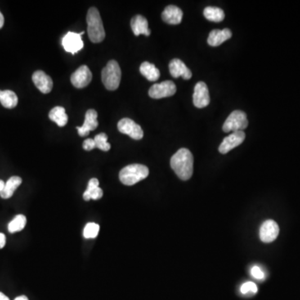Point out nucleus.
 <instances>
[{
	"instance_id": "nucleus-22",
	"label": "nucleus",
	"mask_w": 300,
	"mask_h": 300,
	"mask_svg": "<svg viewBox=\"0 0 300 300\" xmlns=\"http://www.w3.org/2000/svg\"><path fill=\"white\" fill-rule=\"evenodd\" d=\"M51 120L57 123L59 127H64L68 123V115H67L65 109L61 106H57L51 109L49 114Z\"/></svg>"
},
{
	"instance_id": "nucleus-32",
	"label": "nucleus",
	"mask_w": 300,
	"mask_h": 300,
	"mask_svg": "<svg viewBox=\"0 0 300 300\" xmlns=\"http://www.w3.org/2000/svg\"><path fill=\"white\" fill-rule=\"evenodd\" d=\"M4 24H5V17L3 15L2 13L0 12V29H2Z\"/></svg>"
},
{
	"instance_id": "nucleus-24",
	"label": "nucleus",
	"mask_w": 300,
	"mask_h": 300,
	"mask_svg": "<svg viewBox=\"0 0 300 300\" xmlns=\"http://www.w3.org/2000/svg\"><path fill=\"white\" fill-rule=\"evenodd\" d=\"M203 15L206 19L211 22L215 23H220L225 19V12L223 10L218 7H207L203 10Z\"/></svg>"
},
{
	"instance_id": "nucleus-10",
	"label": "nucleus",
	"mask_w": 300,
	"mask_h": 300,
	"mask_svg": "<svg viewBox=\"0 0 300 300\" xmlns=\"http://www.w3.org/2000/svg\"><path fill=\"white\" fill-rule=\"evenodd\" d=\"M279 225L274 220H266L263 223L260 229V237L264 243H271L277 239L279 235Z\"/></svg>"
},
{
	"instance_id": "nucleus-26",
	"label": "nucleus",
	"mask_w": 300,
	"mask_h": 300,
	"mask_svg": "<svg viewBox=\"0 0 300 300\" xmlns=\"http://www.w3.org/2000/svg\"><path fill=\"white\" fill-rule=\"evenodd\" d=\"M94 140H95L96 148H97V149H100L102 151H109L110 148H111L110 144L107 142V140H108V136H107L106 134H104V133H101L100 135H96L95 139H94Z\"/></svg>"
},
{
	"instance_id": "nucleus-21",
	"label": "nucleus",
	"mask_w": 300,
	"mask_h": 300,
	"mask_svg": "<svg viewBox=\"0 0 300 300\" xmlns=\"http://www.w3.org/2000/svg\"><path fill=\"white\" fill-rule=\"evenodd\" d=\"M140 71L143 76L151 82H155L160 77L159 69H157L154 64L149 63V62H144L140 65Z\"/></svg>"
},
{
	"instance_id": "nucleus-13",
	"label": "nucleus",
	"mask_w": 300,
	"mask_h": 300,
	"mask_svg": "<svg viewBox=\"0 0 300 300\" xmlns=\"http://www.w3.org/2000/svg\"><path fill=\"white\" fill-rule=\"evenodd\" d=\"M98 113L95 109H89L85 114V119L84 123L81 127L77 126L76 128L78 130V134L81 137H85L90 134V131H94L99 126V122L97 120Z\"/></svg>"
},
{
	"instance_id": "nucleus-9",
	"label": "nucleus",
	"mask_w": 300,
	"mask_h": 300,
	"mask_svg": "<svg viewBox=\"0 0 300 300\" xmlns=\"http://www.w3.org/2000/svg\"><path fill=\"white\" fill-rule=\"evenodd\" d=\"M244 140H245V133L243 131L233 132L231 135H229L224 139L223 142L220 144L219 151L223 154H227L232 149L239 146Z\"/></svg>"
},
{
	"instance_id": "nucleus-19",
	"label": "nucleus",
	"mask_w": 300,
	"mask_h": 300,
	"mask_svg": "<svg viewBox=\"0 0 300 300\" xmlns=\"http://www.w3.org/2000/svg\"><path fill=\"white\" fill-rule=\"evenodd\" d=\"M131 28L135 36H139L140 34L149 36L151 31L149 29V24L147 20L142 15H136L131 20Z\"/></svg>"
},
{
	"instance_id": "nucleus-23",
	"label": "nucleus",
	"mask_w": 300,
	"mask_h": 300,
	"mask_svg": "<svg viewBox=\"0 0 300 300\" xmlns=\"http://www.w3.org/2000/svg\"><path fill=\"white\" fill-rule=\"evenodd\" d=\"M16 94L11 90H0V103L6 109H14L18 104Z\"/></svg>"
},
{
	"instance_id": "nucleus-25",
	"label": "nucleus",
	"mask_w": 300,
	"mask_h": 300,
	"mask_svg": "<svg viewBox=\"0 0 300 300\" xmlns=\"http://www.w3.org/2000/svg\"><path fill=\"white\" fill-rule=\"evenodd\" d=\"M27 219L24 215H19L15 216V219L8 225L9 232L11 234L21 231L26 226Z\"/></svg>"
},
{
	"instance_id": "nucleus-3",
	"label": "nucleus",
	"mask_w": 300,
	"mask_h": 300,
	"mask_svg": "<svg viewBox=\"0 0 300 300\" xmlns=\"http://www.w3.org/2000/svg\"><path fill=\"white\" fill-rule=\"evenodd\" d=\"M149 174L148 167L143 164L135 163L126 166L121 169L119 172V180L123 185L132 186L145 180L149 176Z\"/></svg>"
},
{
	"instance_id": "nucleus-12",
	"label": "nucleus",
	"mask_w": 300,
	"mask_h": 300,
	"mask_svg": "<svg viewBox=\"0 0 300 300\" xmlns=\"http://www.w3.org/2000/svg\"><path fill=\"white\" fill-rule=\"evenodd\" d=\"M92 73L86 65H82L71 75V83L77 89H83L92 80Z\"/></svg>"
},
{
	"instance_id": "nucleus-28",
	"label": "nucleus",
	"mask_w": 300,
	"mask_h": 300,
	"mask_svg": "<svg viewBox=\"0 0 300 300\" xmlns=\"http://www.w3.org/2000/svg\"><path fill=\"white\" fill-rule=\"evenodd\" d=\"M240 292L242 294L245 296H253L258 292V288L256 284L253 282H247L242 284L240 288Z\"/></svg>"
},
{
	"instance_id": "nucleus-18",
	"label": "nucleus",
	"mask_w": 300,
	"mask_h": 300,
	"mask_svg": "<svg viewBox=\"0 0 300 300\" xmlns=\"http://www.w3.org/2000/svg\"><path fill=\"white\" fill-rule=\"evenodd\" d=\"M232 32L230 29H225L222 30L213 29L209 33L208 38V44L213 47H217L222 45L224 42L231 38Z\"/></svg>"
},
{
	"instance_id": "nucleus-4",
	"label": "nucleus",
	"mask_w": 300,
	"mask_h": 300,
	"mask_svg": "<svg viewBox=\"0 0 300 300\" xmlns=\"http://www.w3.org/2000/svg\"><path fill=\"white\" fill-rule=\"evenodd\" d=\"M102 81L108 90H116L120 84L121 69L118 62L110 60L102 70Z\"/></svg>"
},
{
	"instance_id": "nucleus-29",
	"label": "nucleus",
	"mask_w": 300,
	"mask_h": 300,
	"mask_svg": "<svg viewBox=\"0 0 300 300\" xmlns=\"http://www.w3.org/2000/svg\"><path fill=\"white\" fill-rule=\"evenodd\" d=\"M251 275L254 279H259V280H263V279H265V273L262 271V270L259 266H254V267L252 268Z\"/></svg>"
},
{
	"instance_id": "nucleus-7",
	"label": "nucleus",
	"mask_w": 300,
	"mask_h": 300,
	"mask_svg": "<svg viewBox=\"0 0 300 300\" xmlns=\"http://www.w3.org/2000/svg\"><path fill=\"white\" fill-rule=\"evenodd\" d=\"M118 130L122 134L128 135L133 140H142L144 137L142 128L130 118H122L118 123Z\"/></svg>"
},
{
	"instance_id": "nucleus-5",
	"label": "nucleus",
	"mask_w": 300,
	"mask_h": 300,
	"mask_svg": "<svg viewBox=\"0 0 300 300\" xmlns=\"http://www.w3.org/2000/svg\"><path fill=\"white\" fill-rule=\"evenodd\" d=\"M248 125V121L245 113L241 110H234L225 120L223 130L225 133L243 131Z\"/></svg>"
},
{
	"instance_id": "nucleus-27",
	"label": "nucleus",
	"mask_w": 300,
	"mask_h": 300,
	"mask_svg": "<svg viewBox=\"0 0 300 300\" xmlns=\"http://www.w3.org/2000/svg\"><path fill=\"white\" fill-rule=\"evenodd\" d=\"M100 225L95 223H89L83 229V237L85 239H95L100 233Z\"/></svg>"
},
{
	"instance_id": "nucleus-6",
	"label": "nucleus",
	"mask_w": 300,
	"mask_h": 300,
	"mask_svg": "<svg viewBox=\"0 0 300 300\" xmlns=\"http://www.w3.org/2000/svg\"><path fill=\"white\" fill-rule=\"evenodd\" d=\"M177 88L175 83L170 80L163 81L159 83H155L149 90V97L152 99H163L170 97L175 95Z\"/></svg>"
},
{
	"instance_id": "nucleus-17",
	"label": "nucleus",
	"mask_w": 300,
	"mask_h": 300,
	"mask_svg": "<svg viewBox=\"0 0 300 300\" xmlns=\"http://www.w3.org/2000/svg\"><path fill=\"white\" fill-rule=\"evenodd\" d=\"M99 185H100V182L95 178H93L89 181L87 189L83 194V198L84 200L90 201V199L98 200V199H101L103 194H104V192H103V189L100 188Z\"/></svg>"
},
{
	"instance_id": "nucleus-30",
	"label": "nucleus",
	"mask_w": 300,
	"mask_h": 300,
	"mask_svg": "<svg viewBox=\"0 0 300 300\" xmlns=\"http://www.w3.org/2000/svg\"><path fill=\"white\" fill-rule=\"evenodd\" d=\"M83 148L86 151H90V150L95 149L96 145H95L94 139H87V140H84L83 143Z\"/></svg>"
},
{
	"instance_id": "nucleus-1",
	"label": "nucleus",
	"mask_w": 300,
	"mask_h": 300,
	"mask_svg": "<svg viewBox=\"0 0 300 300\" xmlns=\"http://www.w3.org/2000/svg\"><path fill=\"white\" fill-rule=\"evenodd\" d=\"M170 165L180 180H189L194 172L193 154L189 149H179L171 158Z\"/></svg>"
},
{
	"instance_id": "nucleus-2",
	"label": "nucleus",
	"mask_w": 300,
	"mask_h": 300,
	"mask_svg": "<svg viewBox=\"0 0 300 300\" xmlns=\"http://www.w3.org/2000/svg\"><path fill=\"white\" fill-rule=\"evenodd\" d=\"M86 19L89 38L93 43H100L105 38V31L99 10L95 7L90 8Z\"/></svg>"
},
{
	"instance_id": "nucleus-16",
	"label": "nucleus",
	"mask_w": 300,
	"mask_h": 300,
	"mask_svg": "<svg viewBox=\"0 0 300 300\" xmlns=\"http://www.w3.org/2000/svg\"><path fill=\"white\" fill-rule=\"evenodd\" d=\"M162 19L168 24H179L183 19V11L175 5H168L162 13Z\"/></svg>"
},
{
	"instance_id": "nucleus-14",
	"label": "nucleus",
	"mask_w": 300,
	"mask_h": 300,
	"mask_svg": "<svg viewBox=\"0 0 300 300\" xmlns=\"http://www.w3.org/2000/svg\"><path fill=\"white\" fill-rule=\"evenodd\" d=\"M32 79L37 89L43 94H49L52 90L54 85L52 78L42 70L34 72Z\"/></svg>"
},
{
	"instance_id": "nucleus-8",
	"label": "nucleus",
	"mask_w": 300,
	"mask_h": 300,
	"mask_svg": "<svg viewBox=\"0 0 300 300\" xmlns=\"http://www.w3.org/2000/svg\"><path fill=\"white\" fill-rule=\"evenodd\" d=\"M83 33L84 32H81L80 33L69 32L64 35L62 39V45L66 52L75 55L76 53H78L83 49V42L82 40V35Z\"/></svg>"
},
{
	"instance_id": "nucleus-34",
	"label": "nucleus",
	"mask_w": 300,
	"mask_h": 300,
	"mask_svg": "<svg viewBox=\"0 0 300 300\" xmlns=\"http://www.w3.org/2000/svg\"><path fill=\"white\" fill-rule=\"evenodd\" d=\"M15 300H29V298H28V297H27V296L21 295L19 296V297H17V298H15Z\"/></svg>"
},
{
	"instance_id": "nucleus-11",
	"label": "nucleus",
	"mask_w": 300,
	"mask_h": 300,
	"mask_svg": "<svg viewBox=\"0 0 300 300\" xmlns=\"http://www.w3.org/2000/svg\"><path fill=\"white\" fill-rule=\"evenodd\" d=\"M193 102L194 106L203 109L208 106L210 102L208 89L203 82H199L194 87V95H193Z\"/></svg>"
},
{
	"instance_id": "nucleus-20",
	"label": "nucleus",
	"mask_w": 300,
	"mask_h": 300,
	"mask_svg": "<svg viewBox=\"0 0 300 300\" xmlns=\"http://www.w3.org/2000/svg\"><path fill=\"white\" fill-rule=\"evenodd\" d=\"M22 184V179L19 176H13L10 178V180L5 183V187L3 189L0 196L2 199H10L15 194L16 190Z\"/></svg>"
},
{
	"instance_id": "nucleus-35",
	"label": "nucleus",
	"mask_w": 300,
	"mask_h": 300,
	"mask_svg": "<svg viewBox=\"0 0 300 300\" xmlns=\"http://www.w3.org/2000/svg\"><path fill=\"white\" fill-rule=\"evenodd\" d=\"M5 183L3 181V180H0V194H1V192H2L3 189H4V187H5Z\"/></svg>"
},
{
	"instance_id": "nucleus-31",
	"label": "nucleus",
	"mask_w": 300,
	"mask_h": 300,
	"mask_svg": "<svg viewBox=\"0 0 300 300\" xmlns=\"http://www.w3.org/2000/svg\"><path fill=\"white\" fill-rule=\"evenodd\" d=\"M5 243H6V237L5 234L0 233V249L5 247Z\"/></svg>"
},
{
	"instance_id": "nucleus-33",
	"label": "nucleus",
	"mask_w": 300,
	"mask_h": 300,
	"mask_svg": "<svg viewBox=\"0 0 300 300\" xmlns=\"http://www.w3.org/2000/svg\"><path fill=\"white\" fill-rule=\"evenodd\" d=\"M0 300H10V298H8L7 296L5 295V293H3L2 292H0Z\"/></svg>"
},
{
	"instance_id": "nucleus-15",
	"label": "nucleus",
	"mask_w": 300,
	"mask_h": 300,
	"mask_svg": "<svg viewBox=\"0 0 300 300\" xmlns=\"http://www.w3.org/2000/svg\"><path fill=\"white\" fill-rule=\"evenodd\" d=\"M169 72L174 78L182 77L185 80H189L192 77V72L185 65V63L179 59H174L169 63Z\"/></svg>"
}]
</instances>
